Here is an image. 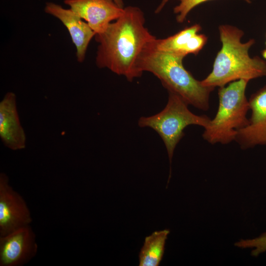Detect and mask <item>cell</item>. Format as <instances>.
<instances>
[{"instance_id":"obj_6","label":"cell","mask_w":266,"mask_h":266,"mask_svg":"<svg viewBox=\"0 0 266 266\" xmlns=\"http://www.w3.org/2000/svg\"><path fill=\"white\" fill-rule=\"evenodd\" d=\"M32 222L31 212L23 198L9 184V178L0 174V236L5 235Z\"/></svg>"},{"instance_id":"obj_7","label":"cell","mask_w":266,"mask_h":266,"mask_svg":"<svg viewBox=\"0 0 266 266\" xmlns=\"http://www.w3.org/2000/svg\"><path fill=\"white\" fill-rule=\"evenodd\" d=\"M38 246L30 225L0 236V266H22L36 254Z\"/></svg>"},{"instance_id":"obj_17","label":"cell","mask_w":266,"mask_h":266,"mask_svg":"<svg viewBox=\"0 0 266 266\" xmlns=\"http://www.w3.org/2000/svg\"><path fill=\"white\" fill-rule=\"evenodd\" d=\"M113 1L120 7L124 8V2L123 0H113Z\"/></svg>"},{"instance_id":"obj_10","label":"cell","mask_w":266,"mask_h":266,"mask_svg":"<svg viewBox=\"0 0 266 266\" xmlns=\"http://www.w3.org/2000/svg\"><path fill=\"white\" fill-rule=\"evenodd\" d=\"M44 10L59 19L66 28L76 47L77 61L83 62L89 44L96 35L94 31L71 9H65L59 4L48 2Z\"/></svg>"},{"instance_id":"obj_16","label":"cell","mask_w":266,"mask_h":266,"mask_svg":"<svg viewBox=\"0 0 266 266\" xmlns=\"http://www.w3.org/2000/svg\"><path fill=\"white\" fill-rule=\"evenodd\" d=\"M169 0H161L160 4L156 8L155 13L156 14H158L160 13Z\"/></svg>"},{"instance_id":"obj_12","label":"cell","mask_w":266,"mask_h":266,"mask_svg":"<svg viewBox=\"0 0 266 266\" xmlns=\"http://www.w3.org/2000/svg\"><path fill=\"white\" fill-rule=\"evenodd\" d=\"M201 27L195 24L176 33L163 39H157L156 47L163 51L185 57L187 55H197L205 45L207 37L200 33Z\"/></svg>"},{"instance_id":"obj_1","label":"cell","mask_w":266,"mask_h":266,"mask_svg":"<svg viewBox=\"0 0 266 266\" xmlns=\"http://www.w3.org/2000/svg\"><path fill=\"white\" fill-rule=\"evenodd\" d=\"M143 11L138 7L128 6L123 14L102 33L95 35L99 43L97 66L107 68L132 81L142 73L138 59L145 48L157 38L145 26Z\"/></svg>"},{"instance_id":"obj_13","label":"cell","mask_w":266,"mask_h":266,"mask_svg":"<svg viewBox=\"0 0 266 266\" xmlns=\"http://www.w3.org/2000/svg\"><path fill=\"white\" fill-rule=\"evenodd\" d=\"M169 231H155L145 237L139 254V266H158L164 254Z\"/></svg>"},{"instance_id":"obj_11","label":"cell","mask_w":266,"mask_h":266,"mask_svg":"<svg viewBox=\"0 0 266 266\" xmlns=\"http://www.w3.org/2000/svg\"><path fill=\"white\" fill-rule=\"evenodd\" d=\"M0 137L3 144L13 150L26 147V137L16 108V96L7 93L0 102Z\"/></svg>"},{"instance_id":"obj_18","label":"cell","mask_w":266,"mask_h":266,"mask_svg":"<svg viewBox=\"0 0 266 266\" xmlns=\"http://www.w3.org/2000/svg\"><path fill=\"white\" fill-rule=\"evenodd\" d=\"M266 47L262 52V56L265 60H266Z\"/></svg>"},{"instance_id":"obj_8","label":"cell","mask_w":266,"mask_h":266,"mask_svg":"<svg viewBox=\"0 0 266 266\" xmlns=\"http://www.w3.org/2000/svg\"><path fill=\"white\" fill-rule=\"evenodd\" d=\"M248 101L251 112L248 124L237 131L235 139L243 150L266 145V85L252 94Z\"/></svg>"},{"instance_id":"obj_2","label":"cell","mask_w":266,"mask_h":266,"mask_svg":"<svg viewBox=\"0 0 266 266\" xmlns=\"http://www.w3.org/2000/svg\"><path fill=\"white\" fill-rule=\"evenodd\" d=\"M222 48L214 60L211 72L201 81L206 87L215 88L225 86L231 82L244 79L250 81L266 76V61L259 56L251 57L250 48L254 39L242 43V30L230 25L219 27Z\"/></svg>"},{"instance_id":"obj_3","label":"cell","mask_w":266,"mask_h":266,"mask_svg":"<svg viewBox=\"0 0 266 266\" xmlns=\"http://www.w3.org/2000/svg\"><path fill=\"white\" fill-rule=\"evenodd\" d=\"M156 38L142 51L138 61L142 73L156 76L167 91L180 96L187 103L203 111L209 109V98L215 88L203 86L183 66L184 57L158 49Z\"/></svg>"},{"instance_id":"obj_9","label":"cell","mask_w":266,"mask_h":266,"mask_svg":"<svg viewBox=\"0 0 266 266\" xmlns=\"http://www.w3.org/2000/svg\"><path fill=\"white\" fill-rule=\"evenodd\" d=\"M64 3L85 20L96 34L103 32L123 14L124 8L113 0H65Z\"/></svg>"},{"instance_id":"obj_4","label":"cell","mask_w":266,"mask_h":266,"mask_svg":"<svg viewBox=\"0 0 266 266\" xmlns=\"http://www.w3.org/2000/svg\"><path fill=\"white\" fill-rule=\"evenodd\" d=\"M248 82L240 79L219 87L217 112L202 134L205 141L211 144H227L235 141L237 131L247 125L250 107L245 91Z\"/></svg>"},{"instance_id":"obj_15","label":"cell","mask_w":266,"mask_h":266,"mask_svg":"<svg viewBox=\"0 0 266 266\" xmlns=\"http://www.w3.org/2000/svg\"><path fill=\"white\" fill-rule=\"evenodd\" d=\"M234 245L241 248H254L251 251V255L258 257L266 251V232L253 239H241L236 242Z\"/></svg>"},{"instance_id":"obj_5","label":"cell","mask_w":266,"mask_h":266,"mask_svg":"<svg viewBox=\"0 0 266 266\" xmlns=\"http://www.w3.org/2000/svg\"><path fill=\"white\" fill-rule=\"evenodd\" d=\"M167 104L160 112L149 117H141L138 122L140 127H149L155 131L166 147L170 164L174 149L184 135L188 126L205 128L211 119L206 115H197L188 108V104L178 95L168 91Z\"/></svg>"},{"instance_id":"obj_14","label":"cell","mask_w":266,"mask_h":266,"mask_svg":"<svg viewBox=\"0 0 266 266\" xmlns=\"http://www.w3.org/2000/svg\"><path fill=\"white\" fill-rule=\"evenodd\" d=\"M179 3L173 8V12L176 15V20L178 23L185 21L189 12L196 6L209 0H177ZM250 3L253 0H243Z\"/></svg>"}]
</instances>
